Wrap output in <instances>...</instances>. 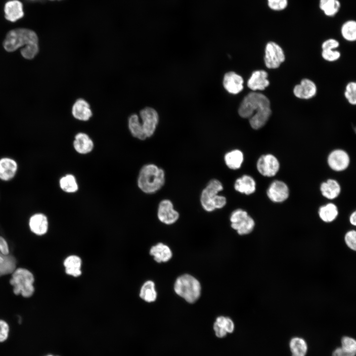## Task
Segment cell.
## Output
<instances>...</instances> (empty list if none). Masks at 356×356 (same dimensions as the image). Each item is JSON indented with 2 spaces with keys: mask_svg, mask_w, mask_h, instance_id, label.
Returning <instances> with one entry per match:
<instances>
[{
  "mask_svg": "<svg viewBox=\"0 0 356 356\" xmlns=\"http://www.w3.org/2000/svg\"><path fill=\"white\" fill-rule=\"evenodd\" d=\"M238 114L243 118L249 119L253 129L258 130L265 125L271 115L269 100L262 93L251 92L241 102Z\"/></svg>",
  "mask_w": 356,
  "mask_h": 356,
  "instance_id": "1",
  "label": "cell"
},
{
  "mask_svg": "<svg viewBox=\"0 0 356 356\" xmlns=\"http://www.w3.org/2000/svg\"><path fill=\"white\" fill-rule=\"evenodd\" d=\"M165 182L164 171L154 164H147L140 169L137 178L139 189L146 194L159 191Z\"/></svg>",
  "mask_w": 356,
  "mask_h": 356,
  "instance_id": "2",
  "label": "cell"
},
{
  "mask_svg": "<svg viewBox=\"0 0 356 356\" xmlns=\"http://www.w3.org/2000/svg\"><path fill=\"white\" fill-rule=\"evenodd\" d=\"M39 44V37L33 29L26 27H15L8 30L3 42L4 49L9 52L20 47Z\"/></svg>",
  "mask_w": 356,
  "mask_h": 356,
  "instance_id": "3",
  "label": "cell"
},
{
  "mask_svg": "<svg viewBox=\"0 0 356 356\" xmlns=\"http://www.w3.org/2000/svg\"><path fill=\"white\" fill-rule=\"evenodd\" d=\"M174 290L179 296L189 303H193L201 294V285L194 277L188 274L179 276L175 283Z\"/></svg>",
  "mask_w": 356,
  "mask_h": 356,
  "instance_id": "4",
  "label": "cell"
},
{
  "mask_svg": "<svg viewBox=\"0 0 356 356\" xmlns=\"http://www.w3.org/2000/svg\"><path fill=\"white\" fill-rule=\"evenodd\" d=\"M10 280L15 295L21 294L24 297H30L34 292V277L32 273L24 268L15 269Z\"/></svg>",
  "mask_w": 356,
  "mask_h": 356,
  "instance_id": "5",
  "label": "cell"
},
{
  "mask_svg": "<svg viewBox=\"0 0 356 356\" xmlns=\"http://www.w3.org/2000/svg\"><path fill=\"white\" fill-rule=\"evenodd\" d=\"M230 221L231 227L240 235L250 233L255 225L254 219L242 209H235L231 213Z\"/></svg>",
  "mask_w": 356,
  "mask_h": 356,
  "instance_id": "6",
  "label": "cell"
},
{
  "mask_svg": "<svg viewBox=\"0 0 356 356\" xmlns=\"http://www.w3.org/2000/svg\"><path fill=\"white\" fill-rule=\"evenodd\" d=\"M223 189L222 183L217 179H212L208 182L202 191L200 198L201 206L205 211L211 212L215 210L214 199Z\"/></svg>",
  "mask_w": 356,
  "mask_h": 356,
  "instance_id": "7",
  "label": "cell"
},
{
  "mask_svg": "<svg viewBox=\"0 0 356 356\" xmlns=\"http://www.w3.org/2000/svg\"><path fill=\"white\" fill-rule=\"evenodd\" d=\"M285 57L281 47L274 42H268L265 47V63L269 69H276L285 60Z\"/></svg>",
  "mask_w": 356,
  "mask_h": 356,
  "instance_id": "8",
  "label": "cell"
},
{
  "mask_svg": "<svg viewBox=\"0 0 356 356\" xmlns=\"http://www.w3.org/2000/svg\"><path fill=\"white\" fill-rule=\"evenodd\" d=\"M138 116L146 137L148 138L152 136L159 122L157 112L152 107H146L140 110Z\"/></svg>",
  "mask_w": 356,
  "mask_h": 356,
  "instance_id": "9",
  "label": "cell"
},
{
  "mask_svg": "<svg viewBox=\"0 0 356 356\" xmlns=\"http://www.w3.org/2000/svg\"><path fill=\"white\" fill-rule=\"evenodd\" d=\"M256 166L261 175L264 177H272L278 172L280 164L275 156L267 154L260 157L257 162Z\"/></svg>",
  "mask_w": 356,
  "mask_h": 356,
  "instance_id": "10",
  "label": "cell"
},
{
  "mask_svg": "<svg viewBox=\"0 0 356 356\" xmlns=\"http://www.w3.org/2000/svg\"><path fill=\"white\" fill-rule=\"evenodd\" d=\"M9 252L7 242L0 236V276L12 273L16 269V260Z\"/></svg>",
  "mask_w": 356,
  "mask_h": 356,
  "instance_id": "11",
  "label": "cell"
},
{
  "mask_svg": "<svg viewBox=\"0 0 356 356\" xmlns=\"http://www.w3.org/2000/svg\"><path fill=\"white\" fill-rule=\"evenodd\" d=\"M159 220L166 224L174 223L179 218V213L174 208L172 202L167 199L160 201L157 209Z\"/></svg>",
  "mask_w": 356,
  "mask_h": 356,
  "instance_id": "12",
  "label": "cell"
},
{
  "mask_svg": "<svg viewBox=\"0 0 356 356\" xmlns=\"http://www.w3.org/2000/svg\"><path fill=\"white\" fill-rule=\"evenodd\" d=\"M4 18L11 23H15L22 19L25 12L23 2L20 0H7L3 8Z\"/></svg>",
  "mask_w": 356,
  "mask_h": 356,
  "instance_id": "13",
  "label": "cell"
},
{
  "mask_svg": "<svg viewBox=\"0 0 356 356\" xmlns=\"http://www.w3.org/2000/svg\"><path fill=\"white\" fill-rule=\"evenodd\" d=\"M267 194L271 201L281 203L288 198L289 190L285 182L281 180H275L269 185L267 189Z\"/></svg>",
  "mask_w": 356,
  "mask_h": 356,
  "instance_id": "14",
  "label": "cell"
},
{
  "mask_svg": "<svg viewBox=\"0 0 356 356\" xmlns=\"http://www.w3.org/2000/svg\"><path fill=\"white\" fill-rule=\"evenodd\" d=\"M327 163L332 170L338 172L342 171L348 167L350 157L345 151L335 149L329 154Z\"/></svg>",
  "mask_w": 356,
  "mask_h": 356,
  "instance_id": "15",
  "label": "cell"
},
{
  "mask_svg": "<svg viewBox=\"0 0 356 356\" xmlns=\"http://www.w3.org/2000/svg\"><path fill=\"white\" fill-rule=\"evenodd\" d=\"M71 113L75 119L82 122L89 121L93 115L89 103L83 98L75 100L72 106Z\"/></svg>",
  "mask_w": 356,
  "mask_h": 356,
  "instance_id": "16",
  "label": "cell"
},
{
  "mask_svg": "<svg viewBox=\"0 0 356 356\" xmlns=\"http://www.w3.org/2000/svg\"><path fill=\"white\" fill-rule=\"evenodd\" d=\"M317 88L313 82L308 79H303L300 84L293 89L295 96L301 99H308L313 97L316 93Z\"/></svg>",
  "mask_w": 356,
  "mask_h": 356,
  "instance_id": "17",
  "label": "cell"
},
{
  "mask_svg": "<svg viewBox=\"0 0 356 356\" xmlns=\"http://www.w3.org/2000/svg\"><path fill=\"white\" fill-rule=\"evenodd\" d=\"M73 144L75 150L80 154L89 153L94 147L92 139L84 132H79L75 135Z\"/></svg>",
  "mask_w": 356,
  "mask_h": 356,
  "instance_id": "18",
  "label": "cell"
},
{
  "mask_svg": "<svg viewBox=\"0 0 356 356\" xmlns=\"http://www.w3.org/2000/svg\"><path fill=\"white\" fill-rule=\"evenodd\" d=\"M243 80L241 76L233 72L226 73L223 77V85L225 89L231 94H236L243 89Z\"/></svg>",
  "mask_w": 356,
  "mask_h": 356,
  "instance_id": "19",
  "label": "cell"
},
{
  "mask_svg": "<svg viewBox=\"0 0 356 356\" xmlns=\"http://www.w3.org/2000/svg\"><path fill=\"white\" fill-rule=\"evenodd\" d=\"M82 264L83 261L80 256L77 255L67 256L63 262L65 273L74 277H80L82 274Z\"/></svg>",
  "mask_w": 356,
  "mask_h": 356,
  "instance_id": "20",
  "label": "cell"
},
{
  "mask_svg": "<svg viewBox=\"0 0 356 356\" xmlns=\"http://www.w3.org/2000/svg\"><path fill=\"white\" fill-rule=\"evenodd\" d=\"M267 73L264 70H260L253 72L248 79L247 86L251 90H264L269 85L267 80Z\"/></svg>",
  "mask_w": 356,
  "mask_h": 356,
  "instance_id": "21",
  "label": "cell"
},
{
  "mask_svg": "<svg viewBox=\"0 0 356 356\" xmlns=\"http://www.w3.org/2000/svg\"><path fill=\"white\" fill-rule=\"evenodd\" d=\"M234 188L240 193L250 195L256 190V181L251 176L244 175L236 179L234 183Z\"/></svg>",
  "mask_w": 356,
  "mask_h": 356,
  "instance_id": "22",
  "label": "cell"
},
{
  "mask_svg": "<svg viewBox=\"0 0 356 356\" xmlns=\"http://www.w3.org/2000/svg\"><path fill=\"white\" fill-rule=\"evenodd\" d=\"M48 225L46 217L42 214L38 213L33 215L29 221L31 230L38 235H42L46 233Z\"/></svg>",
  "mask_w": 356,
  "mask_h": 356,
  "instance_id": "23",
  "label": "cell"
},
{
  "mask_svg": "<svg viewBox=\"0 0 356 356\" xmlns=\"http://www.w3.org/2000/svg\"><path fill=\"white\" fill-rule=\"evenodd\" d=\"M234 328L233 322L228 317L219 316L214 324L216 335L219 338L224 337L227 333L232 332Z\"/></svg>",
  "mask_w": 356,
  "mask_h": 356,
  "instance_id": "24",
  "label": "cell"
},
{
  "mask_svg": "<svg viewBox=\"0 0 356 356\" xmlns=\"http://www.w3.org/2000/svg\"><path fill=\"white\" fill-rule=\"evenodd\" d=\"M149 254L158 263L167 262L172 257V252L170 248L162 243H158L152 246L150 249Z\"/></svg>",
  "mask_w": 356,
  "mask_h": 356,
  "instance_id": "25",
  "label": "cell"
},
{
  "mask_svg": "<svg viewBox=\"0 0 356 356\" xmlns=\"http://www.w3.org/2000/svg\"><path fill=\"white\" fill-rule=\"evenodd\" d=\"M17 169L16 162L10 158H3L0 160V178L8 180L14 176Z\"/></svg>",
  "mask_w": 356,
  "mask_h": 356,
  "instance_id": "26",
  "label": "cell"
},
{
  "mask_svg": "<svg viewBox=\"0 0 356 356\" xmlns=\"http://www.w3.org/2000/svg\"><path fill=\"white\" fill-rule=\"evenodd\" d=\"M128 126L130 132L134 137L140 140H144L147 138L143 132L139 117L137 114L134 113L129 116Z\"/></svg>",
  "mask_w": 356,
  "mask_h": 356,
  "instance_id": "27",
  "label": "cell"
},
{
  "mask_svg": "<svg viewBox=\"0 0 356 356\" xmlns=\"http://www.w3.org/2000/svg\"><path fill=\"white\" fill-rule=\"evenodd\" d=\"M320 189L322 195L330 200L337 198L341 192L339 183L333 179H328L323 182L321 184Z\"/></svg>",
  "mask_w": 356,
  "mask_h": 356,
  "instance_id": "28",
  "label": "cell"
},
{
  "mask_svg": "<svg viewBox=\"0 0 356 356\" xmlns=\"http://www.w3.org/2000/svg\"><path fill=\"white\" fill-rule=\"evenodd\" d=\"M224 161L229 169L232 170H238L240 168L243 162V153L239 149L232 150L225 154Z\"/></svg>",
  "mask_w": 356,
  "mask_h": 356,
  "instance_id": "29",
  "label": "cell"
},
{
  "mask_svg": "<svg viewBox=\"0 0 356 356\" xmlns=\"http://www.w3.org/2000/svg\"><path fill=\"white\" fill-rule=\"evenodd\" d=\"M139 296L145 302L150 303L155 302L157 297V293L154 282L150 280L144 282L140 288Z\"/></svg>",
  "mask_w": 356,
  "mask_h": 356,
  "instance_id": "30",
  "label": "cell"
},
{
  "mask_svg": "<svg viewBox=\"0 0 356 356\" xmlns=\"http://www.w3.org/2000/svg\"><path fill=\"white\" fill-rule=\"evenodd\" d=\"M319 8L327 17H333L340 11L341 3L339 0H319Z\"/></svg>",
  "mask_w": 356,
  "mask_h": 356,
  "instance_id": "31",
  "label": "cell"
},
{
  "mask_svg": "<svg viewBox=\"0 0 356 356\" xmlns=\"http://www.w3.org/2000/svg\"><path fill=\"white\" fill-rule=\"evenodd\" d=\"M338 215L337 207L329 203L321 206L318 210L320 219L325 222H331L336 220Z\"/></svg>",
  "mask_w": 356,
  "mask_h": 356,
  "instance_id": "32",
  "label": "cell"
},
{
  "mask_svg": "<svg viewBox=\"0 0 356 356\" xmlns=\"http://www.w3.org/2000/svg\"><path fill=\"white\" fill-rule=\"evenodd\" d=\"M61 189L65 192L73 193L77 192L79 186L75 177L72 174H67L59 180Z\"/></svg>",
  "mask_w": 356,
  "mask_h": 356,
  "instance_id": "33",
  "label": "cell"
},
{
  "mask_svg": "<svg viewBox=\"0 0 356 356\" xmlns=\"http://www.w3.org/2000/svg\"><path fill=\"white\" fill-rule=\"evenodd\" d=\"M341 34L347 41L354 42L356 40V22L353 19L346 21L341 27Z\"/></svg>",
  "mask_w": 356,
  "mask_h": 356,
  "instance_id": "34",
  "label": "cell"
},
{
  "mask_svg": "<svg viewBox=\"0 0 356 356\" xmlns=\"http://www.w3.org/2000/svg\"><path fill=\"white\" fill-rule=\"evenodd\" d=\"M289 346L292 356H305L308 347L303 339L294 337L291 340Z\"/></svg>",
  "mask_w": 356,
  "mask_h": 356,
  "instance_id": "35",
  "label": "cell"
},
{
  "mask_svg": "<svg viewBox=\"0 0 356 356\" xmlns=\"http://www.w3.org/2000/svg\"><path fill=\"white\" fill-rule=\"evenodd\" d=\"M288 0H267L268 7L274 11L284 10L288 5Z\"/></svg>",
  "mask_w": 356,
  "mask_h": 356,
  "instance_id": "36",
  "label": "cell"
},
{
  "mask_svg": "<svg viewBox=\"0 0 356 356\" xmlns=\"http://www.w3.org/2000/svg\"><path fill=\"white\" fill-rule=\"evenodd\" d=\"M345 96L349 102L352 104H356V83L350 82L346 87Z\"/></svg>",
  "mask_w": 356,
  "mask_h": 356,
  "instance_id": "37",
  "label": "cell"
},
{
  "mask_svg": "<svg viewBox=\"0 0 356 356\" xmlns=\"http://www.w3.org/2000/svg\"><path fill=\"white\" fill-rule=\"evenodd\" d=\"M346 245L351 250H356V231L355 230L348 231L344 236Z\"/></svg>",
  "mask_w": 356,
  "mask_h": 356,
  "instance_id": "38",
  "label": "cell"
},
{
  "mask_svg": "<svg viewBox=\"0 0 356 356\" xmlns=\"http://www.w3.org/2000/svg\"><path fill=\"white\" fill-rule=\"evenodd\" d=\"M39 50V44H34L22 48L21 49V53L25 58L31 59L37 55Z\"/></svg>",
  "mask_w": 356,
  "mask_h": 356,
  "instance_id": "39",
  "label": "cell"
},
{
  "mask_svg": "<svg viewBox=\"0 0 356 356\" xmlns=\"http://www.w3.org/2000/svg\"><path fill=\"white\" fill-rule=\"evenodd\" d=\"M321 54L324 59L330 62L338 60L341 55L338 51L334 49L322 50Z\"/></svg>",
  "mask_w": 356,
  "mask_h": 356,
  "instance_id": "40",
  "label": "cell"
},
{
  "mask_svg": "<svg viewBox=\"0 0 356 356\" xmlns=\"http://www.w3.org/2000/svg\"><path fill=\"white\" fill-rule=\"evenodd\" d=\"M342 347H345L348 349L356 352V341L350 337L344 336L341 339Z\"/></svg>",
  "mask_w": 356,
  "mask_h": 356,
  "instance_id": "41",
  "label": "cell"
},
{
  "mask_svg": "<svg viewBox=\"0 0 356 356\" xmlns=\"http://www.w3.org/2000/svg\"><path fill=\"white\" fill-rule=\"evenodd\" d=\"M9 326L4 320H0V342L5 341L8 338Z\"/></svg>",
  "mask_w": 356,
  "mask_h": 356,
  "instance_id": "42",
  "label": "cell"
},
{
  "mask_svg": "<svg viewBox=\"0 0 356 356\" xmlns=\"http://www.w3.org/2000/svg\"><path fill=\"white\" fill-rule=\"evenodd\" d=\"M356 352L352 351L347 348L342 347L336 349L332 353V356H355Z\"/></svg>",
  "mask_w": 356,
  "mask_h": 356,
  "instance_id": "43",
  "label": "cell"
},
{
  "mask_svg": "<svg viewBox=\"0 0 356 356\" xmlns=\"http://www.w3.org/2000/svg\"><path fill=\"white\" fill-rule=\"evenodd\" d=\"M339 45L338 41L334 39H329L325 40L322 44L321 47L322 50L324 49H334L337 48Z\"/></svg>",
  "mask_w": 356,
  "mask_h": 356,
  "instance_id": "44",
  "label": "cell"
},
{
  "mask_svg": "<svg viewBox=\"0 0 356 356\" xmlns=\"http://www.w3.org/2000/svg\"><path fill=\"white\" fill-rule=\"evenodd\" d=\"M349 221L350 223L354 225H356V212H353L350 215L349 218Z\"/></svg>",
  "mask_w": 356,
  "mask_h": 356,
  "instance_id": "45",
  "label": "cell"
},
{
  "mask_svg": "<svg viewBox=\"0 0 356 356\" xmlns=\"http://www.w3.org/2000/svg\"><path fill=\"white\" fill-rule=\"evenodd\" d=\"M47 0L53 1H55V0Z\"/></svg>",
  "mask_w": 356,
  "mask_h": 356,
  "instance_id": "46",
  "label": "cell"
},
{
  "mask_svg": "<svg viewBox=\"0 0 356 356\" xmlns=\"http://www.w3.org/2000/svg\"><path fill=\"white\" fill-rule=\"evenodd\" d=\"M53 356V355H47V356Z\"/></svg>",
  "mask_w": 356,
  "mask_h": 356,
  "instance_id": "47",
  "label": "cell"
}]
</instances>
